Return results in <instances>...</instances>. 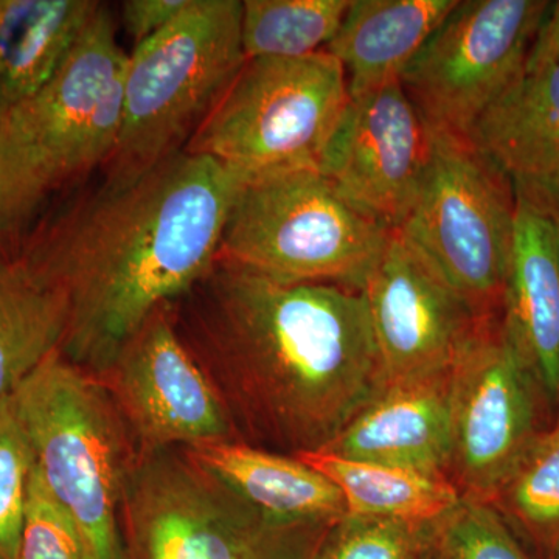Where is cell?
Returning a JSON list of instances; mask_svg holds the SVG:
<instances>
[{
	"mask_svg": "<svg viewBox=\"0 0 559 559\" xmlns=\"http://www.w3.org/2000/svg\"><path fill=\"white\" fill-rule=\"evenodd\" d=\"M167 307L250 447L323 450L388 385L360 289L288 285L216 259Z\"/></svg>",
	"mask_w": 559,
	"mask_h": 559,
	"instance_id": "obj_1",
	"label": "cell"
},
{
	"mask_svg": "<svg viewBox=\"0 0 559 559\" xmlns=\"http://www.w3.org/2000/svg\"><path fill=\"white\" fill-rule=\"evenodd\" d=\"M242 180L182 151L131 182L102 180L11 250L64 297L62 358L98 377L153 312L189 290L218 255Z\"/></svg>",
	"mask_w": 559,
	"mask_h": 559,
	"instance_id": "obj_2",
	"label": "cell"
},
{
	"mask_svg": "<svg viewBox=\"0 0 559 559\" xmlns=\"http://www.w3.org/2000/svg\"><path fill=\"white\" fill-rule=\"evenodd\" d=\"M50 495L86 559H127L120 510L139 448L108 390L55 352L11 395Z\"/></svg>",
	"mask_w": 559,
	"mask_h": 559,
	"instance_id": "obj_3",
	"label": "cell"
},
{
	"mask_svg": "<svg viewBox=\"0 0 559 559\" xmlns=\"http://www.w3.org/2000/svg\"><path fill=\"white\" fill-rule=\"evenodd\" d=\"M393 231L318 167L290 168L242 180L216 259L288 285L362 290Z\"/></svg>",
	"mask_w": 559,
	"mask_h": 559,
	"instance_id": "obj_4",
	"label": "cell"
},
{
	"mask_svg": "<svg viewBox=\"0 0 559 559\" xmlns=\"http://www.w3.org/2000/svg\"><path fill=\"white\" fill-rule=\"evenodd\" d=\"M240 0H191L132 49L119 142L103 182L128 183L182 153L246 62Z\"/></svg>",
	"mask_w": 559,
	"mask_h": 559,
	"instance_id": "obj_5",
	"label": "cell"
},
{
	"mask_svg": "<svg viewBox=\"0 0 559 559\" xmlns=\"http://www.w3.org/2000/svg\"><path fill=\"white\" fill-rule=\"evenodd\" d=\"M130 55L106 3L43 90L0 119V156L35 212L49 193L103 170L123 120Z\"/></svg>",
	"mask_w": 559,
	"mask_h": 559,
	"instance_id": "obj_6",
	"label": "cell"
},
{
	"mask_svg": "<svg viewBox=\"0 0 559 559\" xmlns=\"http://www.w3.org/2000/svg\"><path fill=\"white\" fill-rule=\"evenodd\" d=\"M348 102L347 75L329 51L252 58L183 151L212 157L245 179L318 167Z\"/></svg>",
	"mask_w": 559,
	"mask_h": 559,
	"instance_id": "obj_7",
	"label": "cell"
},
{
	"mask_svg": "<svg viewBox=\"0 0 559 559\" xmlns=\"http://www.w3.org/2000/svg\"><path fill=\"white\" fill-rule=\"evenodd\" d=\"M428 176L399 234L481 314L502 312L513 246V180L469 139L432 134Z\"/></svg>",
	"mask_w": 559,
	"mask_h": 559,
	"instance_id": "obj_8",
	"label": "cell"
},
{
	"mask_svg": "<svg viewBox=\"0 0 559 559\" xmlns=\"http://www.w3.org/2000/svg\"><path fill=\"white\" fill-rule=\"evenodd\" d=\"M549 7L546 0H459L401 75L432 134L469 139L525 72Z\"/></svg>",
	"mask_w": 559,
	"mask_h": 559,
	"instance_id": "obj_9",
	"label": "cell"
},
{
	"mask_svg": "<svg viewBox=\"0 0 559 559\" xmlns=\"http://www.w3.org/2000/svg\"><path fill=\"white\" fill-rule=\"evenodd\" d=\"M555 418L502 314L489 319L451 371L448 479L463 499L492 502Z\"/></svg>",
	"mask_w": 559,
	"mask_h": 559,
	"instance_id": "obj_10",
	"label": "cell"
},
{
	"mask_svg": "<svg viewBox=\"0 0 559 559\" xmlns=\"http://www.w3.org/2000/svg\"><path fill=\"white\" fill-rule=\"evenodd\" d=\"M187 448L140 451L121 499L127 559H238L266 522Z\"/></svg>",
	"mask_w": 559,
	"mask_h": 559,
	"instance_id": "obj_11",
	"label": "cell"
},
{
	"mask_svg": "<svg viewBox=\"0 0 559 559\" xmlns=\"http://www.w3.org/2000/svg\"><path fill=\"white\" fill-rule=\"evenodd\" d=\"M98 380L140 451L235 440L226 411L180 342L168 307L150 316Z\"/></svg>",
	"mask_w": 559,
	"mask_h": 559,
	"instance_id": "obj_12",
	"label": "cell"
},
{
	"mask_svg": "<svg viewBox=\"0 0 559 559\" xmlns=\"http://www.w3.org/2000/svg\"><path fill=\"white\" fill-rule=\"evenodd\" d=\"M428 124L401 81L349 97L318 168L353 204L399 230L432 159Z\"/></svg>",
	"mask_w": 559,
	"mask_h": 559,
	"instance_id": "obj_13",
	"label": "cell"
},
{
	"mask_svg": "<svg viewBox=\"0 0 559 559\" xmlns=\"http://www.w3.org/2000/svg\"><path fill=\"white\" fill-rule=\"evenodd\" d=\"M362 293L388 385L450 373L499 316L471 307L396 230Z\"/></svg>",
	"mask_w": 559,
	"mask_h": 559,
	"instance_id": "obj_14",
	"label": "cell"
},
{
	"mask_svg": "<svg viewBox=\"0 0 559 559\" xmlns=\"http://www.w3.org/2000/svg\"><path fill=\"white\" fill-rule=\"evenodd\" d=\"M514 193L516 215L502 325L558 415L559 198L527 183H514Z\"/></svg>",
	"mask_w": 559,
	"mask_h": 559,
	"instance_id": "obj_15",
	"label": "cell"
},
{
	"mask_svg": "<svg viewBox=\"0 0 559 559\" xmlns=\"http://www.w3.org/2000/svg\"><path fill=\"white\" fill-rule=\"evenodd\" d=\"M320 451L448 477L451 371L385 385Z\"/></svg>",
	"mask_w": 559,
	"mask_h": 559,
	"instance_id": "obj_16",
	"label": "cell"
},
{
	"mask_svg": "<svg viewBox=\"0 0 559 559\" xmlns=\"http://www.w3.org/2000/svg\"><path fill=\"white\" fill-rule=\"evenodd\" d=\"M469 140L513 183L559 198V66L522 73L480 117Z\"/></svg>",
	"mask_w": 559,
	"mask_h": 559,
	"instance_id": "obj_17",
	"label": "cell"
},
{
	"mask_svg": "<svg viewBox=\"0 0 559 559\" xmlns=\"http://www.w3.org/2000/svg\"><path fill=\"white\" fill-rule=\"evenodd\" d=\"M459 0H352L325 51L347 75L349 97L401 81Z\"/></svg>",
	"mask_w": 559,
	"mask_h": 559,
	"instance_id": "obj_18",
	"label": "cell"
},
{
	"mask_svg": "<svg viewBox=\"0 0 559 559\" xmlns=\"http://www.w3.org/2000/svg\"><path fill=\"white\" fill-rule=\"evenodd\" d=\"M187 451L266 516L337 521L347 513L340 489L296 455L237 440L212 441Z\"/></svg>",
	"mask_w": 559,
	"mask_h": 559,
	"instance_id": "obj_19",
	"label": "cell"
},
{
	"mask_svg": "<svg viewBox=\"0 0 559 559\" xmlns=\"http://www.w3.org/2000/svg\"><path fill=\"white\" fill-rule=\"evenodd\" d=\"M100 3L0 0V119L49 83Z\"/></svg>",
	"mask_w": 559,
	"mask_h": 559,
	"instance_id": "obj_20",
	"label": "cell"
},
{
	"mask_svg": "<svg viewBox=\"0 0 559 559\" xmlns=\"http://www.w3.org/2000/svg\"><path fill=\"white\" fill-rule=\"evenodd\" d=\"M296 457L340 489L345 514L353 516L436 522L462 500L459 489L444 476L341 457L326 451L305 452Z\"/></svg>",
	"mask_w": 559,
	"mask_h": 559,
	"instance_id": "obj_21",
	"label": "cell"
},
{
	"mask_svg": "<svg viewBox=\"0 0 559 559\" xmlns=\"http://www.w3.org/2000/svg\"><path fill=\"white\" fill-rule=\"evenodd\" d=\"M64 297L13 255L0 252V403L60 349Z\"/></svg>",
	"mask_w": 559,
	"mask_h": 559,
	"instance_id": "obj_22",
	"label": "cell"
},
{
	"mask_svg": "<svg viewBox=\"0 0 559 559\" xmlns=\"http://www.w3.org/2000/svg\"><path fill=\"white\" fill-rule=\"evenodd\" d=\"M352 0H246L241 43L246 60L304 58L329 47Z\"/></svg>",
	"mask_w": 559,
	"mask_h": 559,
	"instance_id": "obj_23",
	"label": "cell"
},
{
	"mask_svg": "<svg viewBox=\"0 0 559 559\" xmlns=\"http://www.w3.org/2000/svg\"><path fill=\"white\" fill-rule=\"evenodd\" d=\"M491 503L549 557L559 540L558 425L533 444Z\"/></svg>",
	"mask_w": 559,
	"mask_h": 559,
	"instance_id": "obj_24",
	"label": "cell"
},
{
	"mask_svg": "<svg viewBox=\"0 0 559 559\" xmlns=\"http://www.w3.org/2000/svg\"><path fill=\"white\" fill-rule=\"evenodd\" d=\"M437 546L439 521L344 514L326 530L314 559H429Z\"/></svg>",
	"mask_w": 559,
	"mask_h": 559,
	"instance_id": "obj_25",
	"label": "cell"
},
{
	"mask_svg": "<svg viewBox=\"0 0 559 559\" xmlns=\"http://www.w3.org/2000/svg\"><path fill=\"white\" fill-rule=\"evenodd\" d=\"M35 455L10 399L0 403V559H17Z\"/></svg>",
	"mask_w": 559,
	"mask_h": 559,
	"instance_id": "obj_26",
	"label": "cell"
},
{
	"mask_svg": "<svg viewBox=\"0 0 559 559\" xmlns=\"http://www.w3.org/2000/svg\"><path fill=\"white\" fill-rule=\"evenodd\" d=\"M439 546L451 559H532L491 502L463 499L439 521Z\"/></svg>",
	"mask_w": 559,
	"mask_h": 559,
	"instance_id": "obj_27",
	"label": "cell"
},
{
	"mask_svg": "<svg viewBox=\"0 0 559 559\" xmlns=\"http://www.w3.org/2000/svg\"><path fill=\"white\" fill-rule=\"evenodd\" d=\"M17 559H86L79 530L50 495L36 465L28 484Z\"/></svg>",
	"mask_w": 559,
	"mask_h": 559,
	"instance_id": "obj_28",
	"label": "cell"
},
{
	"mask_svg": "<svg viewBox=\"0 0 559 559\" xmlns=\"http://www.w3.org/2000/svg\"><path fill=\"white\" fill-rule=\"evenodd\" d=\"M333 522L267 518L238 559H314Z\"/></svg>",
	"mask_w": 559,
	"mask_h": 559,
	"instance_id": "obj_29",
	"label": "cell"
},
{
	"mask_svg": "<svg viewBox=\"0 0 559 559\" xmlns=\"http://www.w3.org/2000/svg\"><path fill=\"white\" fill-rule=\"evenodd\" d=\"M191 0H127L120 5V21L135 47L167 28L190 5Z\"/></svg>",
	"mask_w": 559,
	"mask_h": 559,
	"instance_id": "obj_30",
	"label": "cell"
},
{
	"mask_svg": "<svg viewBox=\"0 0 559 559\" xmlns=\"http://www.w3.org/2000/svg\"><path fill=\"white\" fill-rule=\"evenodd\" d=\"M33 212L22 201L0 156V252L10 253Z\"/></svg>",
	"mask_w": 559,
	"mask_h": 559,
	"instance_id": "obj_31",
	"label": "cell"
},
{
	"mask_svg": "<svg viewBox=\"0 0 559 559\" xmlns=\"http://www.w3.org/2000/svg\"><path fill=\"white\" fill-rule=\"evenodd\" d=\"M551 66H559V0L550 2L549 10L540 22L530 49L525 72Z\"/></svg>",
	"mask_w": 559,
	"mask_h": 559,
	"instance_id": "obj_32",
	"label": "cell"
},
{
	"mask_svg": "<svg viewBox=\"0 0 559 559\" xmlns=\"http://www.w3.org/2000/svg\"><path fill=\"white\" fill-rule=\"evenodd\" d=\"M429 559H451V558L448 557V555L444 554V551L440 549V546H437L436 551H433V554L430 555Z\"/></svg>",
	"mask_w": 559,
	"mask_h": 559,
	"instance_id": "obj_33",
	"label": "cell"
},
{
	"mask_svg": "<svg viewBox=\"0 0 559 559\" xmlns=\"http://www.w3.org/2000/svg\"><path fill=\"white\" fill-rule=\"evenodd\" d=\"M549 559H559V540L555 544L554 549L550 550Z\"/></svg>",
	"mask_w": 559,
	"mask_h": 559,
	"instance_id": "obj_34",
	"label": "cell"
},
{
	"mask_svg": "<svg viewBox=\"0 0 559 559\" xmlns=\"http://www.w3.org/2000/svg\"><path fill=\"white\" fill-rule=\"evenodd\" d=\"M555 425L559 426V411H558L557 419H555Z\"/></svg>",
	"mask_w": 559,
	"mask_h": 559,
	"instance_id": "obj_35",
	"label": "cell"
}]
</instances>
